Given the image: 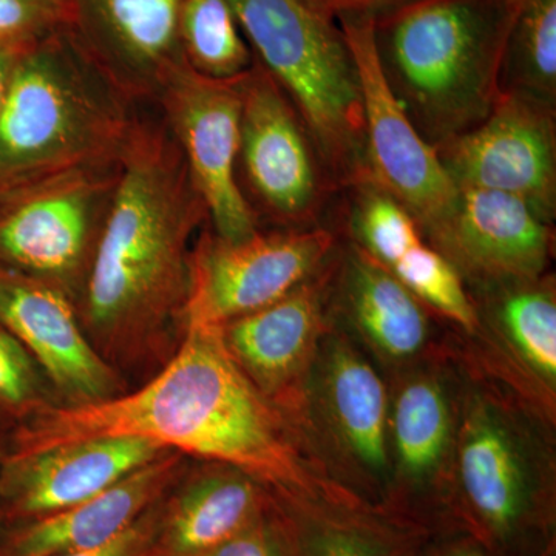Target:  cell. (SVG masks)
<instances>
[{
    "instance_id": "obj_5",
    "label": "cell",
    "mask_w": 556,
    "mask_h": 556,
    "mask_svg": "<svg viewBox=\"0 0 556 556\" xmlns=\"http://www.w3.org/2000/svg\"><path fill=\"white\" fill-rule=\"evenodd\" d=\"M130 98L70 30L20 54L0 110V190L118 160Z\"/></svg>"
},
{
    "instance_id": "obj_14",
    "label": "cell",
    "mask_w": 556,
    "mask_h": 556,
    "mask_svg": "<svg viewBox=\"0 0 556 556\" xmlns=\"http://www.w3.org/2000/svg\"><path fill=\"white\" fill-rule=\"evenodd\" d=\"M556 112L517 94L501 93L470 130L438 146L457 189L507 193L544 222L556 214Z\"/></svg>"
},
{
    "instance_id": "obj_3",
    "label": "cell",
    "mask_w": 556,
    "mask_h": 556,
    "mask_svg": "<svg viewBox=\"0 0 556 556\" xmlns=\"http://www.w3.org/2000/svg\"><path fill=\"white\" fill-rule=\"evenodd\" d=\"M459 357L466 387L453 470L457 522L495 556H540L556 544V419Z\"/></svg>"
},
{
    "instance_id": "obj_8",
    "label": "cell",
    "mask_w": 556,
    "mask_h": 556,
    "mask_svg": "<svg viewBox=\"0 0 556 556\" xmlns=\"http://www.w3.org/2000/svg\"><path fill=\"white\" fill-rule=\"evenodd\" d=\"M388 382L390 482L383 508L430 536L463 529L453 506V470L466 371L455 331L447 350L393 372Z\"/></svg>"
},
{
    "instance_id": "obj_16",
    "label": "cell",
    "mask_w": 556,
    "mask_h": 556,
    "mask_svg": "<svg viewBox=\"0 0 556 556\" xmlns=\"http://www.w3.org/2000/svg\"><path fill=\"white\" fill-rule=\"evenodd\" d=\"M329 311L332 321L375 358L387 378L437 356L452 340V325L350 239L336 252Z\"/></svg>"
},
{
    "instance_id": "obj_33",
    "label": "cell",
    "mask_w": 556,
    "mask_h": 556,
    "mask_svg": "<svg viewBox=\"0 0 556 556\" xmlns=\"http://www.w3.org/2000/svg\"><path fill=\"white\" fill-rule=\"evenodd\" d=\"M311 2L339 22L353 20V17H371L378 21L379 17L393 13L413 0H311Z\"/></svg>"
},
{
    "instance_id": "obj_13",
    "label": "cell",
    "mask_w": 556,
    "mask_h": 556,
    "mask_svg": "<svg viewBox=\"0 0 556 556\" xmlns=\"http://www.w3.org/2000/svg\"><path fill=\"white\" fill-rule=\"evenodd\" d=\"M356 64L364 109L368 179L408 208L424 236L455 206V182L388 86L375 40V20L339 21Z\"/></svg>"
},
{
    "instance_id": "obj_37",
    "label": "cell",
    "mask_w": 556,
    "mask_h": 556,
    "mask_svg": "<svg viewBox=\"0 0 556 556\" xmlns=\"http://www.w3.org/2000/svg\"><path fill=\"white\" fill-rule=\"evenodd\" d=\"M540 556H556V544L547 548L546 552H543Z\"/></svg>"
},
{
    "instance_id": "obj_24",
    "label": "cell",
    "mask_w": 556,
    "mask_h": 556,
    "mask_svg": "<svg viewBox=\"0 0 556 556\" xmlns=\"http://www.w3.org/2000/svg\"><path fill=\"white\" fill-rule=\"evenodd\" d=\"M289 556H419L428 533L345 492L276 493Z\"/></svg>"
},
{
    "instance_id": "obj_9",
    "label": "cell",
    "mask_w": 556,
    "mask_h": 556,
    "mask_svg": "<svg viewBox=\"0 0 556 556\" xmlns=\"http://www.w3.org/2000/svg\"><path fill=\"white\" fill-rule=\"evenodd\" d=\"M118 174L119 159L0 190V266L60 289L76 305Z\"/></svg>"
},
{
    "instance_id": "obj_34",
    "label": "cell",
    "mask_w": 556,
    "mask_h": 556,
    "mask_svg": "<svg viewBox=\"0 0 556 556\" xmlns=\"http://www.w3.org/2000/svg\"><path fill=\"white\" fill-rule=\"evenodd\" d=\"M419 556H495V554L473 533L459 529L428 536Z\"/></svg>"
},
{
    "instance_id": "obj_19",
    "label": "cell",
    "mask_w": 556,
    "mask_h": 556,
    "mask_svg": "<svg viewBox=\"0 0 556 556\" xmlns=\"http://www.w3.org/2000/svg\"><path fill=\"white\" fill-rule=\"evenodd\" d=\"M424 239L466 287L544 276L554 257L551 223L517 197L492 190L459 189L447 217Z\"/></svg>"
},
{
    "instance_id": "obj_28",
    "label": "cell",
    "mask_w": 556,
    "mask_h": 556,
    "mask_svg": "<svg viewBox=\"0 0 556 556\" xmlns=\"http://www.w3.org/2000/svg\"><path fill=\"white\" fill-rule=\"evenodd\" d=\"M390 270L428 309L460 334L470 336L477 329V313L463 277L427 241L413 248Z\"/></svg>"
},
{
    "instance_id": "obj_6",
    "label": "cell",
    "mask_w": 556,
    "mask_h": 556,
    "mask_svg": "<svg viewBox=\"0 0 556 556\" xmlns=\"http://www.w3.org/2000/svg\"><path fill=\"white\" fill-rule=\"evenodd\" d=\"M255 61L305 121L339 189L368 178L356 64L334 17L311 0H229Z\"/></svg>"
},
{
    "instance_id": "obj_1",
    "label": "cell",
    "mask_w": 556,
    "mask_h": 556,
    "mask_svg": "<svg viewBox=\"0 0 556 556\" xmlns=\"http://www.w3.org/2000/svg\"><path fill=\"white\" fill-rule=\"evenodd\" d=\"M100 438H141L247 471L273 492H338L309 463L294 427L230 356L222 328L186 325L174 356L142 386L97 404L53 405L3 434V456Z\"/></svg>"
},
{
    "instance_id": "obj_17",
    "label": "cell",
    "mask_w": 556,
    "mask_h": 556,
    "mask_svg": "<svg viewBox=\"0 0 556 556\" xmlns=\"http://www.w3.org/2000/svg\"><path fill=\"white\" fill-rule=\"evenodd\" d=\"M0 325L38 362L58 404H97L130 390L91 345L75 303L58 288L0 266Z\"/></svg>"
},
{
    "instance_id": "obj_27",
    "label": "cell",
    "mask_w": 556,
    "mask_h": 556,
    "mask_svg": "<svg viewBox=\"0 0 556 556\" xmlns=\"http://www.w3.org/2000/svg\"><path fill=\"white\" fill-rule=\"evenodd\" d=\"M348 189L354 197L348 218V239L388 269L426 241L419 223L408 208L371 179L358 181Z\"/></svg>"
},
{
    "instance_id": "obj_32",
    "label": "cell",
    "mask_w": 556,
    "mask_h": 556,
    "mask_svg": "<svg viewBox=\"0 0 556 556\" xmlns=\"http://www.w3.org/2000/svg\"><path fill=\"white\" fill-rule=\"evenodd\" d=\"M161 503H163V500L149 508L126 532L121 533L118 538L104 544V546L54 556H155Z\"/></svg>"
},
{
    "instance_id": "obj_36",
    "label": "cell",
    "mask_w": 556,
    "mask_h": 556,
    "mask_svg": "<svg viewBox=\"0 0 556 556\" xmlns=\"http://www.w3.org/2000/svg\"><path fill=\"white\" fill-rule=\"evenodd\" d=\"M510 2H511V5L515 7V9H517L518 11H521L522 9H525L527 3L532 2V0H510Z\"/></svg>"
},
{
    "instance_id": "obj_25",
    "label": "cell",
    "mask_w": 556,
    "mask_h": 556,
    "mask_svg": "<svg viewBox=\"0 0 556 556\" xmlns=\"http://www.w3.org/2000/svg\"><path fill=\"white\" fill-rule=\"evenodd\" d=\"M179 43L186 64L206 78L239 79L255 64L229 0H181Z\"/></svg>"
},
{
    "instance_id": "obj_20",
    "label": "cell",
    "mask_w": 556,
    "mask_h": 556,
    "mask_svg": "<svg viewBox=\"0 0 556 556\" xmlns=\"http://www.w3.org/2000/svg\"><path fill=\"white\" fill-rule=\"evenodd\" d=\"M167 452L148 439L100 438L30 456H3L0 527L78 506Z\"/></svg>"
},
{
    "instance_id": "obj_11",
    "label": "cell",
    "mask_w": 556,
    "mask_h": 556,
    "mask_svg": "<svg viewBox=\"0 0 556 556\" xmlns=\"http://www.w3.org/2000/svg\"><path fill=\"white\" fill-rule=\"evenodd\" d=\"M339 243L325 226L258 230L241 241L204 230L190 258L186 325L223 327L273 305L324 268Z\"/></svg>"
},
{
    "instance_id": "obj_23",
    "label": "cell",
    "mask_w": 556,
    "mask_h": 556,
    "mask_svg": "<svg viewBox=\"0 0 556 556\" xmlns=\"http://www.w3.org/2000/svg\"><path fill=\"white\" fill-rule=\"evenodd\" d=\"M273 490L217 460L190 459L161 503L155 556H201L268 510Z\"/></svg>"
},
{
    "instance_id": "obj_2",
    "label": "cell",
    "mask_w": 556,
    "mask_h": 556,
    "mask_svg": "<svg viewBox=\"0 0 556 556\" xmlns=\"http://www.w3.org/2000/svg\"><path fill=\"white\" fill-rule=\"evenodd\" d=\"M207 219L169 127L135 121L76 311L116 371L148 380L186 329L193 233Z\"/></svg>"
},
{
    "instance_id": "obj_35",
    "label": "cell",
    "mask_w": 556,
    "mask_h": 556,
    "mask_svg": "<svg viewBox=\"0 0 556 556\" xmlns=\"http://www.w3.org/2000/svg\"><path fill=\"white\" fill-rule=\"evenodd\" d=\"M22 53H24V51H22ZM20 54L21 53H17V51L0 50V110H2L7 89H9L11 73H13L14 64H16Z\"/></svg>"
},
{
    "instance_id": "obj_22",
    "label": "cell",
    "mask_w": 556,
    "mask_h": 556,
    "mask_svg": "<svg viewBox=\"0 0 556 556\" xmlns=\"http://www.w3.org/2000/svg\"><path fill=\"white\" fill-rule=\"evenodd\" d=\"M189 463L181 453H164L78 506L2 527L0 556H54L104 546L163 500Z\"/></svg>"
},
{
    "instance_id": "obj_10",
    "label": "cell",
    "mask_w": 556,
    "mask_h": 556,
    "mask_svg": "<svg viewBox=\"0 0 556 556\" xmlns=\"http://www.w3.org/2000/svg\"><path fill=\"white\" fill-rule=\"evenodd\" d=\"M239 169L252 199L278 229L316 228L339 190L299 110L255 61L241 78Z\"/></svg>"
},
{
    "instance_id": "obj_15",
    "label": "cell",
    "mask_w": 556,
    "mask_h": 556,
    "mask_svg": "<svg viewBox=\"0 0 556 556\" xmlns=\"http://www.w3.org/2000/svg\"><path fill=\"white\" fill-rule=\"evenodd\" d=\"M467 291L478 325L470 336L455 329L457 350L556 419L554 274Z\"/></svg>"
},
{
    "instance_id": "obj_30",
    "label": "cell",
    "mask_w": 556,
    "mask_h": 556,
    "mask_svg": "<svg viewBox=\"0 0 556 556\" xmlns=\"http://www.w3.org/2000/svg\"><path fill=\"white\" fill-rule=\"evenodd\" d=\"M76 0H0V50L22 53L68 30Z\"/></svg>"
},
{
    "instance_id": "obj_29",
    "label": "cell",
    "mask_w": 556,
    "mask_h": 556,
    "mask_svg": "<svg viewBox=\"0 0 556 556\" xmlns=\"http://www.w3.org/2000/svg\"><path fill=\"white\" fill-rule=\"evenodd\" d=\"M58 404L49 379L20 340L0 325V426H22Z\"/></svg>"
},
{
    "instance_id": "obj_18",
    "label": "cell",
    "mask_w": 556,
    "mask_h": 556,
    "mask_svg": "<svg viewBox=\"0 0 556 556\" xmlns=\"http://www.w3.org/2000/svg\"><path fill=\"white\" fill-rule=\"evenodd\" d=\"M336 252L283 299L219 327L241 371L288 420L299 407L318 346L332 324L329 295Z\"/></svg>"
},
{
    "instance_id": "obj_21",
    "label": "cell",
    "mask_w": 556,
    "mask_h": 556,
    "mask_svg": "<svg viewBox=\"0 0 556 556\" xmlns=\"http://www.w3.org/2000/svg\"><path fill=\"white\" fill-rule=\"evenodd\" d=\"M181 0H76L70 31L129 98L160 94L185 64Z\"/></svg>"
},
{
    "instance_id": "obj_4",
    "label": "cell",
    "mask_w": 556,
    "mask_h": 556,
    "mask_svg": "<svg viewBox=\"0 0 556 556\" xmlns=\"http://www.w3.org/2000/svg\"><path fill=\"white\" fill-rule=\"evenodd\" d=\"M518 14L510 0H413L375 21L388 86L433 148L495 108Z\"/></svg>"
},
{
    "instance_id": "obj_38",
    "label": "cell",
    "mask_w": 556,
    "mask_h": 556,
    "mask_svg": "<svg viewBox=\"0 0 556 556\" xmlns=\"http://www.w3.org/2000/svg\"><path fill=\"white\" fill-rule=\"evenodd\" d=\"M3 460V437L0 434V467H2Z\"/></svg>"
},
{
    "instance_id": "obj_7",
    "label": "cell",
    "mask_w": 556,
    "mask_h": 556,
    "mask_svg": "<svg viewBox=\"0 0 556 556\" xmlns=\"http://www.w3.org/2000/svg\"><path fill=\"white\" fill-rule=\"evenodd\" d=\"M289 422L321 478L383 507L390 482V382L334 321Z\"/></svg>"
},
{
    "instance_id": "obj_31",
    "label": "cell",
    "mask_w": 556,
    "mask_h": 556,
    "mask_svg": "<svg viewBox=\"0 0 556 556\" xmlns=\"http://www.w3.org/2000/svg\"><path fill=\"white\" fill-rule=\"evenodd\" d=\"M201 556H289L287 530L276 497L255 521Z\"/></svg>"
},
{
    "instance_id": "obj_26",
    "label": "cell",
    "mask_w": 556,
    "mask_h": 556,
    "mask_svg": "<svg viewBox=\"0 0 556 556\" xmlns=\"http://www.w3.org/2000/svg\"><path fill=\"white\" fill-rule=\"evenodd\" d=\"M501 93L556 109V0L519 11L501 67Z\"/></svg>"
},
{
    "instance_id": "obj_12",
    "label": "cell",
    "mask_w": 556,
    "mask_h": 556,
    "mask_svg": "<svg viewBox=\"0 0 556 556\" xmlns=\"http://www.w3.org/2000/svg\"><path fill=\"white\" fill-rule=\"evenodd\" d=\"M241 78H206L185 62L159 94L211 230L226 241L247 240L260 230L239 178Z\"/></svg>"
}]
</instances>
